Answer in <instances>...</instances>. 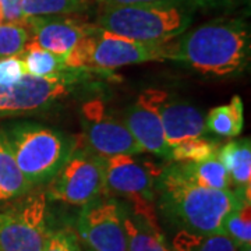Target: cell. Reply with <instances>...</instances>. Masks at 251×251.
Listing matches in <instances>:
<instances>
[{
    "label": "cell",
    "mask_w": 251,
    "mask_h": 251,
    "mask_svg": "<svg viewBox=\"0 0 251 251\" xmlns=\"http://www.w3.org/2000/svg\"><path fill=\"white\" fill-rule=\"evenodd\" d=\"M194 10L196 7L188 0H156L103 7L97 27L138 42L166 44L190 28Z\"/></svg>",
    "instance_id": "cell-3"
},
{
    "label": "cell",
    "mask_w": 251,
    "mask_h": 251,
    "mask_svg": "<svg viewBox=\"0 0 251 251\" xmlns=\"http://www.w3.org/2000/svg\"><path fill=\"white\" fill-rule=\"evenodd\" d=\"M77 226L92 251H127L125 208L115 198L99 197L82 206Z\"/></svg>",
    "instance_id": "cell-9"
},
{
    "label": "cell",
    "mask_w": 251,
    "mask_h": 251,
    "mask_svg": "<svg viewBox=\"0 0 251 251\" xmlns=\"http://www.w3.org/2000/svg\"><path fill=\"white\" fill-rule=\"evenodd\" d=\"M20 56L24 63L25 74L32 77H56L60 75L66 69H69L66 67L63 57L29 42H27Z\"/></svg>",
    "instance_id": "cell-20"
},
{
    "label": "cell",
    "mask_w": 251,
    "mask_h": 251,
    "mask_svg": "<svg viewBox=\"0 0 251 251\" xmlns=\"http://www.w3.org/2000/svg\"><path fill=\"white\" fill-rule=\"evenodd\" d=\"M82 0H21L24 21L31 18L67 16L78 10Z\"/></svg>",
    "instance_id": "cell-24"
},
{
    "label": "cell",
    "mask_w": 251,
    "mask_h": 251,
    "mask_svg": "<svg viewBox=\"0 0 251 251\" xmlns=\"http://www.w3.org/2000/svg\"><path fill=\"white\" fill-rule=\"evenodd\" d=\"M194 7H212L216 3H221L222 0H188Z\"/></svg>",
    "instance_id": "cell-30"
},
{
    "label": "cell",
    "mask_w": 251,
    "mask_h": 251,
    "mask_svg": "<svg viewBox=\"0 0 251 251\" xmlns=\"http://www.w3.org/2000/svg\"><path fill=\"white\" fill-rule=\"evenodd\" d=\"M88 1V0H82ZM97 1L99 6L103 7H116V6H130V4H140V3H150V1H156V0H92Z\"/></svg>",
    "instance_id": "cell-29"
},
{
    "label": "cell",
    "mask_w": 251,
    "mask_h": 251,
    "mask_svg": "<svg viewBox=\"0 0 251 251\" xmlns=\"http://www.w3.org/2000/svg\"><path fill=\"white\" fill-rule=\"evenodd\" d=\"M250 188L202 187L188 179L177 162H171L161 168L155 181V196L162 215L177 230L215 234L222 233L226 216L244 201H251Z\"/></svg>",
    "instance_id": "cell-1"
},
{
    "label": "cell",
    "mask_w": 251,
    "mask_h": 251,
    "mask_svg": "<svg viewBox=\"0 0 251 251\" xmlns=\"http://www.w3.org/2000/svg\"><path fill=\"white\" fill-rule=\"evenodd\" d=\"M151 98L161 117L169 148L188 138L202 137L206 133L205 116L194 105L171 98L166 92L158 90H151Z\"/></svg>",
    "instance_id": "cell-12"
},
{
    "label": "cell",
    "mask_w": 251,
    "mask_h": 251,
    "mask_svg": "<svg viewBox=\"0 0 251 251\" xmlns=\"http://www.w3.org/2000/svg\"><path fill=\"white\" fill-rule=\"evenodd\" d=\"M106 194L103 158L92 151L75 150L50 180L48 198L84 206Z\"/></svg>",
    "instance_id": "cell-8"
},
{
    "label": "cell",
    "mask_w": 251,
    "mask_h": 251,
    "mask_svg": "<svg viewBox=\"0 0 251 251\" xmlns=\"http://www.w3.org/2000/svg\"><path fill=\"white\" fill-rule=\"evenodd\" d=\"M29 41V31L23 24H0V59L21 54Z\"/></svg>",
    "instance_id": "cell-25"
},
{
    "label": "cell",
    "mask_w": 251,
    "mask_h": 251,
    "mask_svg": "<svg viewBox=\"0 0 251 251\" xmlns=\"http://www.w3.org/2000/svg\"><path fill=\"white\" fill-rule=\"evenodd\" d=\"M29 32V44L48 52L66 57L92 27L80 20L67 16L31 18L25 21Z\"/></svg>",
    "instance_id": "cell-13"
},
{
    "label": "cell",
    "mask_w": 251,
    "mask_h": 251,
    "mask_svg": "<svg viewBox=\"0 0 251 251\" xmlns=\"http://www.w3.org/2000/svg\"><path fill=\"white\" fill-rule=\"evenodd\" d=\"M222 233L226 234L237 249L251 246V201H244L226 216Z\"/></svg>",
    "instance_id": "cell-23"
},
{
    "label": "cell",
    "mask_w": 251,
    "mask_h": 251,
    "mask_svg": "<svg viewBox=\"0 0 251 251\" xmlns=\"http://www.w3.org/2000/svg\"><path fill=\"white\" fill-rule=\"evenodd\" d=\"M105 190L127 200L155 201V181L161 168L150 162L134 159L133 155H113L103 158Z\"/></svg>",
    "instance_id": "cell-11"
},
{
    "label": "cell",
    "mask_w": 251,
    "mask_h": 251,
    "mask_svg": "<svg viewBox=\"0 0 251 251\" xmlns=\"http://www.w3.org/2000/svg\"><path fill=\"white\" fill-rule=\"evenodd\" d=\"M48 196L32 190L0 208V251H41L49 227Z\"/></svg>",
    "instance_id": "cell-6"
},
{
    "label": "cell",
    "mask_w": 251,
    "mask_h": 251,
    "mask_svg": "<svg viewBox=\"0 0 251 251\" xmlns=\"http://www.w3.org/2000/svg\"><path fill=\"white\" fill-rule=\"evenodd\" d=\"M218 151H219V145L211 140H206L202 137L188 138L172 147L169 161L180 162V163H196L216 156Z\"/></svg>",
    "instance_id": "cell-22"
},
{
    "label": "cell",
    "mask_w": 251,
    "mask_h": 251,
    "mask_svg": "<svg viewBox=\"0 0 251 251\" xmlns=\"http://www.w3.org/2000/svg\"><path fill=\"white\" fill-rule=\"evenodd\" d=\"M232 3H243V4H249L250 0H230Z\"/></svg>",
    "instance_id": "cell-31"
},
{
    "label": "cell",
    "mask_w": 251,
    "mask_h": 251,
    "mask_svg": "<svg viewBox=\"0 0 251 251\" xmlns=\"http://www.w3.org/2000/svg\"><path fill=\"white\" fill-rule=\"evenodd\" d=\"M0 24H23L21 0H0Z\"/></svg>",
    "instance_id": "cell-28"
},
{
    "label": "cell",
    "mask_w": 251,
    "mask_h": 251,
    "mask_svg": "<svg viewBox=\"0 0 251 251\" xmlns=\"http://www.w3.org/2000/svg\"><path fill=\"white\" fill-rule=\"evenodd\" d=\"M41 251H80L75 236L69 230H52Z\"/></svg>",
    "instance_id": "cell-27"
},
{
    "label": "cell",
    "mask_w": 251,
    "mask_h": 251,
    "mask_svg": "<svg viewBox=\"0 0 251 251\" xmlns=\"http://www.w3.org/2000/svg\"><path fill=\"white\" fill-rule=\"evenodd\" d=\"M32 190V186L20 171L11 147L0 127V205L25 196Z\"/></svg>",
    "instance_id": "cell-16"
},
{
    "label": "cell",
    "mask_w": 251,
    "mask_h": 251,
    "mask_svg": "<svg viewBox=\"0 0 251 251\" xmlns=\"http://www.w3.org/2000/svg\"><path fill=\"white\" fill-rule=\"evenodd\" d=\"M179 38L171 60L201 75L229 78L242 74L250 63V25L243 18H216Z\"/></svg>",
    "instance_id": "cell-2"
},
{
    "label": "cell",
    "mask_w": 251,
    "mask_h": 251,
    "mask_svg": "<svg viewBox=\"0 0 251 251\" xmlns=\"http://www.w3.org/2000/svg\"><path fill=\"white\" fill-rule=\"evenodd\" d=\"M173 251H237L226 234H198L187 230H177L172 240Z\"/></svg>",
    "instance_id": "cell-21"
},
{
    "label": "cell",
    "mask_w": 251,
    "mask_h": 251,
    "mask_svg": "<svg viewBox=\"0 0 251 251\" xmlns=\"http://www.w3.org/2000/svg\"><path fill=\"white\" fill-rule=\"evenodd\" d=\"M80 120L87 143L99 156L143 153L123 120L109 115L100 99H92L82 105Z\"/></svg>",
    "instance_id": "cell-10"
},
{
    "label": "cell",
    "mask_w": 251,
    "mask_h": 251,
    "mask_svg": "<svg viewBox=\"0 0 251 251\" xmlns=\"http://www.w3.org/2000/svg\"><path fill=\"white\" fill-rule=\"evenodd\" d=\"M177 163L188 179L202 187L214 188V190L232 188L230 176L224 163L219 161L218 155L206 161L196 162V163H180V162Z\"/></svg>",
    "instance_id": "cell-19"
},
{
    "label": "cell",
    "mask_w": 251,
    "mask_h": 251,
    "mask_svg": "<svg viewBox=\"0 0 251 251\" xmlns=\"http://www.w3.org/2000/svg\"><path fill=\"white\" fill-rule=\"evenodd\" d=\"M237 251H251V246H247V247H239Z\"/></svg>",
    "instance_id": "cell-32"
},
{
    "label": "cell",
    "mask_w": 251,
    "mask_h": 251,
    "mask_svg": "<svg viewBox=\"0 0 251 251\" xmlns=\"http://www.w3.org/2000/svg\"><path fill=\"white\" fill-rule=\"evenodd\" d=\"M173 44L138 42L99 29L97 25L64 57L69 69L115 70L130 64L171 60Z\"/></svg>",
    "instance_id": "cell-5"
},
{
    "label": "cell",
    "mask_w": 251,
    "mask_h": 251,
    "mask_svg": "<svg viewBox=\"0 0 251 251\" xmlns=\"http://www.w3.org/2000/svg\"><path fill=\"white\" fill-rule=\"evenodd\" d=\"M244 105L239 95H234L229 103L211 109L205 116L206 131L219 137L233 138L243 131Z\"/></svg>",
    "instance_id": "cell-18"
},
{
    "label": "cell",
    "mask_w": 251,
    "mask_h": 251,
    "mask_svg": "<svg viewBox=\"0 0 251 251\" xmlns=\"http://www.w3.org/2000/svg\"><path fill=\"white\" fill-rule=\"evenodd\" d=\"M218 158L225 165L234 187H251L250 138L230 141L219 147Z\"/></svg>",
    "instance_id": "cell-17"
},
{
    "label": "cell",
    "mask_w": 251,
    "mask_h": 251,
    "mask_svg": "<svg viewBox=\"0 0 251 251\" xmlns=\"http://www.w3.org/2000/svg\"><path fill=\"white\" fill-rule=\"evenodd\" d=\"M25 75L24 63L20 54L0 59V85L11 87Z\"/></svg>",
    "instance_id": "cell-26"
},
{
    "label": "cell",
    "mask_w": 251,
    "mask_h": 251,
    "mask_svg": "<svg viewBox=\"0 0 251 251\" xmlns=\"http://www.w3.org/2000/svg\"><path fill=\"white\" fill-rule=\"evenodd\" d=\"M127 251H173L168 246L156 222V215H143L125 209Z\"/></svg>",
    "instance_id": "cell-15"
},
{
    "label": "cell",
    "mask_w": 251,
    "mask_h": 251,
    "mask_svg": "<svg viewBox=\"0 0 251 251\" xmlns=\"http://www.w3.org/2000/svg\"><path fill=\"white\" fill-rule=\"evenodd\" d=\"M123 123L133 135L143 152H151L161 158H171V148L166 143L161 117L153 106L151 90L145 91L125 112Z\"/></svg>",
    "instance_id": "cell-14"
},
{
    "label": "cell",
    "mask_w": 251,
    "mask_h": 251,
    "mask_svg": "<svg viewBox=\"0 0 251 251\" xmlns=\"http://www.w3.org/2000/svg\"><path fill=\"white\" fill-rule=\"evenodd\" d=\"M90 70L66 69L56 77L25 74L11 87L0 85V117L24 116L45 112L66 99Z\"/></svg>",
    "instance_id": "cell-7"
},
{
    "label": "cell",
    "mask_w": 251,
    "mask_h": 251,
    "mask_svg": "<svg viewBox=\"0 0 251 251\" xmlns=\"http://www.w3.org/2000/svg\"><path fill=\"white\" fill-rule=\"evenodd\" d=\"M1 128L32 188L50 183L75 148L70 135L36 122H14Z\"/></svg>",
    "instance_id": "cell-4"
}]
</instances>
